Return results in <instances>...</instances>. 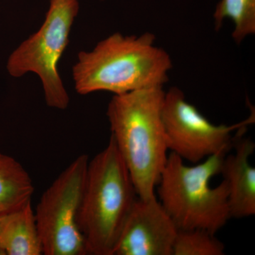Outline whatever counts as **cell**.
I'll list each match as a JSON object with an SVG mask.
<instances>
[{"label": "cell", "instance_id": "52a82bcc", "mask_svg": "<svg viewBox=\"0 0 255 255\" xmlns=\"http://www.w3.org/2000/svg\"><path fill=\"white\" fill-rule=\"evenodd\" d=\"M167 148L183 160L202 162L231 148L233 132L255 121L254 116L234 125H215L189 103L182 90L172 87L164 94L162 105Z\"/></svg>", "mask_w": 255, "mask_h": 255}, {"label": "cell", "instance_id": "7c38bea8", "mask_svg": "<svg viewBox=\"0 0 255 255\" xmlns=\"http://www.w3.org/2000/svg\"><path fill=\"white\" fill-rule=\"evenodd\" d=\"M217 31L226 18L232 20V37L240 44L245 38L255 33V0H221L214 14Z\"/></svg>", "mask_w": 255, "mask_h": 255}, {"label": "cell", "instance_id": "3957f363", "mask_svg": "<svg viewBox=\"0 0 255 255\" xmlns=\"http://www.w3.org/2000/svg\"><path fill=\"white\" fill-rule=\"evenodd\" d=\"M137 198L131 177L112 137L89 161L78 223L87 255H113Z\"/></svg>", "mask_w": 255, "mask_h": 255}, {"label": "cell", "instance_id": "4fadbf2b", "mask_svg": "<svg viewBox=\"0 0 255 255\" xmlns=\"http://www.w3.org/2000/svg\"><path fill=\"white\" fill-rule=\"evenodd\" d=\"M224 245L204 230L178 231L172 255H223Z\"/></svg>", "mask_w": 255, "mask_h": 255}, {"label": "cell", "instance_id": "7a4b0ae2", "mask_svg": "<svg viewBox=\"0 0 255 255\" xmlns=\"http://www.w3.org/2000/svg\"><path fill=\"white\" fill-rule=\"evenodd\" d=\"M152 33L124 36L115 33L91 51L79 53L73 68L75 88L81 95L95 92L114 95L163 86L172 68L168 53L155 45Z\"/></svg>", "mask_w": 255, "mask_h": 255}, {"label": "cell", "instance_id": "8992f818", "mask_svg": "<svg viewBox=\"0 0 255 255\" xmlns=\"http://www.w3.org/2000/svg\"><path fill=\"white\" fill-rule=\"evenodd\" d=\"M89 161L79 155L42 194L34 214L43 255H87L78 218Z\"/></svg>", "mask_w": 255, "mask_h": 255}, {"label": "cell", "instance_id": "5b68a950", "mask_svg": "<svg viewBox=\"0 0 255 255\" xmlns=\"http://www.w3.org/2000/svg\"><path fill=\"white\" fill-rule=\"evenodd\" d=\"M49 2L41 27L11 53L6 69L16 78L28 73H36L42 82L46 105L64 110L68 108L70 97L58 66L68 46L80 4L78 0H49Z\"/></svg>", "mask_w": 255, "mask_h": 255}, {"label": "cell", "instance_id": "277c9868", "mask_svg": "<svg viewBox=\"0 0 255 255\" xmlns=\"http://www.w3.org/2000/svg\"><path fill=\"white\" fill-rule=\"evenodd\" d=\"M226 155L216 154L194 166L187 165L173 152L168 155L157 194L178 231L200 229L215 235L231 219L227 183L223 180L217 187H210Z\"/></svg>", "mask_w": 255, "mask_h": 255}, {"label": "cell", "instance_id": "9c48e42d", "mask_svg": "<svg viewBox=\"0 0 255 255\" xmlns=\"http://www.w3.org/2000/svg\"><path fill=\"white\" fill-rule=\"evenodd\" d=\"M236 152L225 156L220 174L227 183L231 219H244L255 214V169L250 164L255 145L249 138L235 144Z\"/></svg>", "mask_w": 255, "mask_h": 255}, {"label": "cell", "instance_id": "5bb4252c", "mask_svg": "<svg viewBox=\"0 0 255 255\" xmlns=\"http://www.w3.org/2000/svg\"><path fill=\"white\" fill-rule=\"evenodd\" d=\"M0 255H6V253H5V251L1 247H0Z\"/></svg>", "mask_w": 255, "mask_h": 255}, {"label": "cell", "instance_id": "6da1fadb", "mask_svg": "<svg viewBox=\"0 0 255 255\" xmlns=\"http://www.w3.org/2000/svg\"><path fill=\"white\" fill-rule=\"evenodd\" d=\"M163 86L114 95L107 109L111 136L131 177L137 197L156 196L155 189L167 162L162 121Z\"/></svg>", "mask_w": 255, "mask_h": 255}, {"label": "cell", "instance_id": "30bf717a", "mask_svg": "<svg viewBox=\"0 0 255 255\" xmlns=\"http://www.w3.org/2000/svg\"><path fill=\"white\" fill-rule=\"evenodd\" d=\"M0 247L6 255H43L31 201L0 216Z\"/></svg>", "mask_w": 255, "mask_h": 255}, {"label": "cell", "instance_id": "8fae6325", "mask_svg": "<svg viewBox=\"0 0 255 255\" xmlns=\"http://www.w3.org/2000/svg\"><path fill=\"white\" fill-rule=\"evenodd\" d=\"M34 191L29 174L17 160L0 152V216L31 201Z\"/></svg>", "mask_w": 255, "mask_h": 255}, {"label": "cell", "instance_id": "ba28073f", "mask_svg": "<svg viewBox=\"0 0 255 255\" xmlns=\"http://www.w3.org/2000/svg\"><path fill=\"white\" fill-rule=\"evenodd\" d=\"M178 232L156 196L137 197L114 248L113 255H172Z\"/></svg>", "mask_w": 255, "mask_h": 255}]
</instances>
